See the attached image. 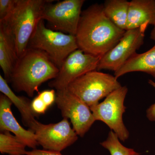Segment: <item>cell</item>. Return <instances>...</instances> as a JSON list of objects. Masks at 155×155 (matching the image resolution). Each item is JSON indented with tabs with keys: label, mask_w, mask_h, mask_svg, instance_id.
Returning a JSON list of instances; mask_svg holds the SVG:
<instances>
[{
	"label": "cell",
	"mask_w": 155,
	"mask_h": 155,
	"mask_svg": "<svg viewBox=\"0 0 155 155\" xmlns=\"http://www.w3.org/2000/svg\"><path fill=\"white\" fill-rule=\"evenodd\" d=\"M125 31L106 17L102 5L96 4L82 11L75 37L78 49L102 58L119 42Z\"/></svg>",
	"instance_id": "obj_1"
},
{
	"label": "cell",
	"mask_w": 155,
	"mask_h": 155,
	"mask_svg": "<svg viewBox=\"0 0 155 155\" xmlns=\"http://www.w3.org/2000/svg\"><path fill=\"white\" fill-rule=\"evenodd\" d=\"M59 68L42 51L27 48L18 58L11 73L10 83L17 92L32 97L43 83L58 75Z\"/></svg>",
	"instance_id": "obj_2"
},
{
	"label": "cell",
	"mask_w": 155,
	"mask_h": 155,
	"mask_svg": "<svg viewBox=\"0 0 155 155\" xmlns=\"http://www.w3.org/2000/svg\"><path fill=\"white\" fill-rule=\"evenodd\" d=\"M47 0H16L15 6L2 23L10 31L14 40L18 58L28 48V43L41 19Z\"/></svg>",
	"instance_id": "obj_3"
},
{
	"label": "cell",
	"mask_w": 155,
	"mask_h": 155,
	"mask_svg": "<svg viewBox=\"0 0 155 155\" xmlns=\"http://www.w3.org/2000/svg\"><path fill=\"white\" fill-rule=\"evenodd\" d=\"M41 19L28 43V48L44 52L60 68L64 60L78 49L75 35L67 34L48 28Z\"/></svg>",
	"instance_id": "obj_4"
},
{
	"label": "cell",
	"mask_w": 155,
	"mask_h": 155,
	"mask_svg": "<svg viewBox=\"0 0 155 155\" xmlns=\"http://www.w3.org/2000/svg\"><path fill=\"white\" fill-rule=\"evenodd\" d=\"M122 87L115 76L95 70L78 78L67 89L91 107Z\"/></svg>",
	"instance_id": "obj_5"
},
{
	"label": "cell",
	"mask_w": 155,
	"mask_h": 155,
	"mask_svg": "<svg viewBox=\"0 0 155 155\" xmlns=\"http://www.w3.org/2000/svg\"><path fill=\"white\" fill-rule=\"evenodd\" d=\"M127 91V87L122 86L111 93L102 102L90 107L96 121L104 122L123 141L129 136L123 121V115L126 109L124 101Z\"/></svg>",
	"instance_id": "obj_6"
},
{
	"label": "cell",
	"mask_w": 155,
	"mask_h": 155,
	"mask_svg": "<svg viewBox=\"0 0 155 155\" xmlns=\"http://www.w3.org/2000/svg\"><path fill=\"white\" fill-rule=\"evenodd\" d=\"M84 0H64L52 4L48 1L42 11L41 19L53 30L75 35Z\"/></svg>",
	"instance_id": "obj_7"
},
{
	"label": "cell",
	"mask_w": 155,
	"mask_h": 155,
	"mask_svg": "<svg viewBox=\"0 0 155 155\" xmlns=\"http://www.w3.org/2000/svg\"><path fill=\"white\" fill-rule=\"evenodd\" d=\"M149 24H143L135 29L126 30L119 42L101 58L97 70H119L144 42L145 32Z\"/></svg>",
	"instance_id": "obj_8"
},
{
	"label": "cell",
	"mask_w": 155,
	"mask_h": 155,
	"mask_svg": "<svg viewBox=\"0 0 155 155\" xmlns=\"http://www.w3.org/2000/svg\"><path fill=\"white\" fill-rule=\"evenodd\" d=\"M55 103L63 118L70 119L73 130L83 137L96 121L90 107L67 88L57 91Z\"/></svg>",
	"instance_id": "obj_9"
},
{
	"label": "cell",
	"mask_w": 155,
	"mask_h": 155,
	"mask_svg": "<svg viewBox=\"0 0 155 155\" xmlns=\"http://www.w3.org/2000/svg\"><path fill=\"white\" fill-rule=\"evenodd\" d=\"M101 57L87 54L79 49L70 54L59 68L55 78L48 86L57 91L65 89L78 78L91 71L97 70Z\"/></svg>",
	"instance_id": "obj_10"
},
{
	"label": "cell",
	"mask_w": 155,
	"mask_h": 155,
	"mask_svg": "<svg viewBox=\"0 0 155 155\" xmlns=\"http://www.w3.org/2000/svg\"><path fill=\"white\" fill-rule=\"evenodd\" d=\"M32 131L39 145L45 150L61 152L78 139V135L66 118L58 123L47 125L37 121Z\"/></svg>",
	"instance_id": "obj_11"
},
{
	"label": "cell",
	"mask_w": 155,
	"mask_h": 155,
	"mask_svg": "<svg viewBox=\"0 0 155 155\" xmlns=\"http://www.w3.org/2000/svg\"><path fill=\"white\" fill-rule=\"evenodd\" d=\"M13 104L11 100L5 95L0 96V130L8 131L14 134L23 142L27 147L36 149L39 145L36 136L33 131L26 130L19 124L11 110Z\"/></svg>",
	"instance_id": "obj_12"
},
{
	"label": "cell",
	"mask_w": 155,
	"mask_h": 155,
	"mask_svg": "<svg viewBox=\"0 0 155 155\" xmlns=\"http://www.w3.org/2000/svg\"><path fill=\"white\" fill-rule=\"evenodd\" d=\"M146 23L155 25V0L130 1L126 30L138 28Z\"/></svg>",
	"instance_id": "obj_13"
},
{
	"label": "cell",
	"mask_w": 155,
	"mask_h": 155,
	"mask_svg": "<svg viewBox=\"0 0 155 155\" xmlns=\"http://www.w3.org/2000/svg\"><path fill=\"white\" fill-rule=\"evenodd\" d=\"M18 58L14 39L5 26L0 23V66L8 83Z\"/></svg>",
	"instance_id": "obj_14"
},
{
	"label": "cell",
	"mask_w": 155,
	"mask_h": 155,
	"mask_svg": "<svg viewBox=\"0 0 155 155\" xmlns=\"http://www.w3.org/2000/svg\"><path fill=\"white\" fill-rule=\"evenodd\" d=\"M0 91L8 97L12 104L17 108L21 114L23 125L32 131L34 126L37 121L35 117L38 116L32 110V101L26 97L15 94L9 86L7 81L1 75H0Z\"/></svg>",
	"instance_id": "obj_15"
},
{
	"label": "cell",
	"mask_w": 155,
	"mask_h": 155,
	"mask_svg": "<svg viewBox=\"0 0 155 155\" xmlns=\"http://www.w3.org/2000/svg\"><path fill=\"white\" fill-rule=\"evenodd\" d=\"M145 72L155 78V45L142 54H135L119 70L114 72L116 78L131 72Z\"/></svg>",
	"instance_id": "obj_16"
},
{
	"label": "cell",
	"mask_w": 155,
	"mask_h": 155,
	"mask_svg": "<svg viewBox=\"0 0 155 155\" xmlns=\"http://www.w3.org/2000/svg\"><path fill=\"white\" fill-rule=\"evenodd\" d=\"M129 3L127 0H107L102 5L106 17L123 30L127 29Z\"/></svg>",
	"instance_id": "obj_17"
},
{
	"label": "cell",
	"mask_w": 155,
	"mask_h": 155,
	"mask_svg": "<svg viewBox=\"0 0 155 155\" xmlns=\"http://www.w3.org/2000/svg\"><path fill=\"white\" fill-rule=\"evenodd\" d=\"M26 145L15 135L8 131H1L0 152L2 154L25 155Z\"/></svg>",
	"instance_id": "obj_18"
},
{
	"label": "cell",
	"mask_w": 155,
	"mask_h": 155,
	"mask_svg": "<svg viewBox=\"0 0 155 155\" xmlns=\"http://www.w3.org/2000/svg\"><path fill=\"white\" fill-rule=\"evenodd\" d=\"M118 136L114 132L108 134L106 140L100 144L110 152L111 155H140L133 149L123 146L119 141Z\"/></svg>",
	"instance_id": "obj_19"
},
{
	"label": "cell",
	"mask_w": 155,
	"mask_h": 155,
	"mask_svg": "<svg viewBox=\"0 0 155 155\" xmlns=\"http://www.w3.org/2000/svg\"><path fill=\"white\" fill-rule=\"evenodd\" d=\"M16 0H0V22L10 16L15 6Z\"/></svg>",
	"instance_id": "obj_20"
},
{
	"label": "cell",
	"mask_w": 155,
	"mask_h": 155,
	"mask_svg": "<svg viewBox=\"0 0 155 155\" xmlns=\"http://www.w3.org/2000/svg\"><path fill=\"white\" fill-rule=\"evenodd\" d=\"M38 96L48 108L55 102L56 93L54 90L43 91L39 93Z\"/></svg>",
	"instance_id": "obj_21"
},
{
	"label": "cell",
	"mask_w": 155,
	"mask_h": 155,
	"mask_svg": "<svg viewBox=\"0 0 155 155\" xmlns=\"http://www.w3.org/2000/svg\"><path fill=\"white\" fill-rule=\"evenodd\" d=\"M31 107L34 112L38 116L45 114L48 108L38 95L31 101Z\"/></svg>",
	"instance_id": "obj_22"
},
{
	"label": "cell",
	"mask_w": 155,
	"mask_h": 155,
	"mask_svg": "<svg viewBox=\"0 0 155 155\" xmlns=\"http://www.w3.org/2000/svg\"><path fill=\"white\" fill-rule=\"evenodd\" d=\"M148 83L150 85L152 86L155 88V82L152 80L148 81ZM146 116L147 118L150 121L155 122V103L151 105L147 109L146 111Z\"/></svg>",
	"instance_id": "obj_23"
},
{
	"label": "cell",
	"mask_w": 155,
	"mask_h": 155,
	"mask_svg": "<svg viewBox=\"0 0 155 155\" xmlns=\"http://www.w3.org/2000/svg\"><path fill=\"white\" fill-rule=\"evenodd\" d=\"M25 155H63L61 152L51 151L44 150L34 149L31 151H27Z\"/></svg>",
	"instance_id": "obj_24"
},
{
	"label": "cell",
	"mask_w": 155,
	"mask_h": 155,
	"mask_svg": "<svg viewBox=\"0 0 155 155\" xmlns=\"http://www.w3.org/2000/svg\"><path fill=\"white\" fill-rule=\"evenodd\" d=\"M150 38L155 41V25L150 34Z\"/></svg>",
	"instance_id": "obj_25"
}]
</instances>
